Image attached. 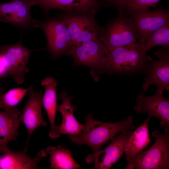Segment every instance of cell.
Returning a JSON list of instances; mask_svg holds the SVG:
<instances>
[{"label": "cell", "mask_w": 169, "mask_h": 169, "mask_svg": "<svg viewBox=\"0 0 169 169\" xmlns=\"http://www.w3.org/2000/svg\"><path fill=\"white\" fill-rule=\"evenodd\" d=\"M21 112L16 107L8 111H0V154H3L12 141H16L21 124L19 117Z\"/></svg>", "instance_id": "e0dca14e"}, {"label": "cell", "mask_w": 169, "mask_h": 169, "mask_svg": "<svg viewBox=\"0 0 169 169\" xmlns=\"http://www.w3.org/2000/svg\"><path fill=\"white\" fill-rule=\"evenodd\" d=\"M5 91V89L4 87L0 88V94L3 93Z\"/></svg>", "instance_id": "4316f807"}, {"label": "cell", "mask_w": 169, "mask_h": 169, "mask_svg": "<svg viewBox=\"0 0 169 169\" xmlns=\"http://www.w3.org/2000/svg\"><path fill=\"white\" fill-rule=\"evenodd\" d=\"M146 52L151 48L160 46L169 48V22L154 32L143 44Z\"/></svg>", "instance_id": "603a6c76"}, {"label": "cell", "mask_w": 169, "mask_h": 169, "mask_svg": "<svg viewBox=\"0 0 169 169\" xmlns=\"http://www.w3.org/2000/svg\"><path fill=\"white\" fill-rule=\"evenodd\" d=\"M45 151L50 155L49 161L52 169H76L80 167L72 156L71 151L68 148L61 145L57 147L50 146Z\"/></svg>", "instance_id": "44dd1931"}, {"label": "cell", "mask_w": 169, "mask_h": 169, "mask_svg": "<svg viewBox=\"0 0 169 169\" xmlns=\"http://www.w3.org/2000/svg\"><path fill=\"white\" fill-rule=\"evenodd\" d=\"M131 131L130 130L121 132L113 138L104 149L87 155L85 161L88 164L94 163L97 169H108L122 156L125 145Z\"/></svg>", "instance_id": "8fae6325"}, {"label": "cell", "mask_w": 169, "mask_h": 169, "mask_svg": "<svg viewBox=\"0 0 169 169\" xmlns=\"http://www.w3.org/2000/svg\"><path fill=\"white\" fill-rule=\"evenodd\" d=\"M100 5L110 7L123 13L128 7L131 0H94Z\"/></svg>", "instance_id": "d4e9b609"}, {"label": "cell", "mask_w": 169, "mask_h": 169, "mask_svg": "<svg viewBox=\"0 0 169 169\" xmlns=\"http://www.w3.org/2000/svg\"><path fill=\"white\" fill-rule=\"evenodd\" d=\"M136 28L138 43L143 44L155 31L169 22V11L160 7L150 10L148 9L129 13Z\"/></svg>", "instance_id": "30bf717a"}, {"label": "cell", "mask_w": 169, "mask_h": 169, "mask_svg": "<svg viewBox=\"0 0 169 169\" xmlns=\"http://www.w3.org/2000/svg\"><path fill=\"white\" fill-rule=\"evenodd\" d=\"M28 92V99L19 117L21 123L25 125L27 130V145L31 135L36 128L47 125L42 115V91L36 92L33 88Z\"/></svg>", "instance_id": "4fadbf2b"}, {"label": "cell", "mask_w": 169, "mask_h": 169, "mask_svg": "<svg viewBox=\"0 0 169 169\" xmlns=\"http://www.w3.org/2000/svg\"><path fill=\"white\" fill-rule=\"evenodd\" d=\"M110 51L99 37L84 42L77 46L71 56L73 66L84 65L90 68L94 80L98 82L105 72Z\"/></svg>", "instance_id": "277c9868"}, {"label": "cell", "mask_w": 169, "mask_h": 169, "mask_svg": "<svg viewBox=\"0 0 169 169\" xmlns=\"http://www.w3.org/2000/svg\"><path fill=\"white\" fill-rule=\"evenodd\" d=\"M160 0H131L128 7L123 13L126 15L129 13L147 9L151 7L155 8Z\"/></svg>", "instance_id": "cb8c5ba5"}, {"label": "cell", "mask_w": 169, "mask_h": 169, "mask_svg": "<svg viewBox=\"0 0 169 169\" xmlns=\"http://www.w3.org/2000/svg\"><path fill=\"white\" fill-rule=\"evenodd\" d=\"M40 50L28 49L20 41L12 45L0 46V57L7 73L17 84L23 83L29 71L27 64L31 53Z\"/></svg>", "instance_id": "ba28073f"}, {"label": "cell", "mask_w": 169, "mask_h": 169, "mask_svg": "<svg viewBox=\"0 0 169 169\" xmlns=\"http://www.w3.org/2000/svg\"><path fill=\"white\" fill-rule=\"evenodd\" d=\"M34 86L31 85L27 88H15L7 92L0 94V107L5 111H8L16 107L27 92Z\"/></svg>", "instance_id": "7402d4cb"}, {"label": "cell", "mask_w": 169, "mask_h": 169, "mask_svg": "<svg viewBox=\"0 0 169 169\" xmlns=\"http://www.w3.org/2000/svg\"><path fill=\"white\" fill-rule=\"evenodd\" d=\"M26 151H15L8 148L4 153V156L0 157V169H37L40 160L48 154L46 151L42 150L33 158L28 156Z\"/></svg>", "instance_id": "2e32d148"}, {"label": "cell", "mask_w": 169, "mask_h": 169, "mask_svg": "<svg viewBox=\"0 0 169 169\" xmlns=\"http://www.w3.org/2000/svg\"><path fill=\"white\" fill-rule=\"evenodd\" d=\"M58 84L57 80L52 77H46L42 80L41 85L45 87L43 98V105L46 112L50 125L49 136L52 138L59 137L61 134L58 126L55 124L57 98L56 90Z\"/></svg>", "instance_id": "ac0fdd59"}, {"label": "cell", "mask_w": 169, "mask_h": 169, "mask_svg": "<svg viewBox=\"0 0 169 169\" xmlns=\"http://www.w3.org/2000/svg\"><path fill=\"white\" fill-rule=\"evenodd\" d=\"M144 92L139 94L136 99L137 104L134 109L137 113H146L148 115L146 120L149 121L152 116L160 120V124L165 128L169 126V100L163 95L162 92L157 90L150 96H145Z\"/></svg>", "instance_id": "7c38bea8"}, {"label": "cell", "mask_w": 169, "mask_h": 169, "mask_svg": "<svg viewBox=\"0 0 169 169\" xmlns=\"http://www.w3.org/2000/svg\"><path fill=\"white\" fill-rule=\"evenodd\" d=\"M99 38L110 52L116 48L136 42V28L130 16L119 12L117 17L100 26Z\"/></svg>", "instance_id": "8992f818"}, {"label": "cell", "mask_w": 169, "mask_h": 169, "mask_svg": "<svg viewBox=\"0 0 169 169\" xmlns=\"http://www.w3.org/2000/svg\"><path fill=\"white\" fill-rule=\"evenodd\" d=\"M96 13L85 11L62 13L74 44L78 45L99 37L100 26L97 23Z\"/></svg>", "instance_id": "52a82bcc"}, {"label": "cell", "mask_w": 169, "mask_h": 169, "mask_svg": "<svg viewBox=\"0 0 169 169\" xmlns=\"http://www.w3.org/2000/svg\"><path fill=\"white\" fill-rule=\"evenodd\" d=\"M38 27L46 37V49L51 59H56L62 56L71 55L76 47L62 14L44 21H40Z\"/></svg>", "instance_id": "5b68a950"}, {"label": "cell", "mask_w": 169, "mask_h": 169, "mask_svg": "<svg viewBox=\"0 0 169 169\" xmlns=\"http://www.w3.org/2000/svg\"><path fill=\"white\" fill-rule=\"evenodd\" d=\"M74 97L69 96L65 90L61 92L58 95V99L62 102L60 105L57 104V110L61 114L62 120L61 124L58 125V130L61 134L79 136L82 133L84 125L79 122L74 115V111L76 108V106L71 103Z\"/></svg>", "instance_id": "9a60e30c"}, {"label": "cell", "mask_w": 169, "mask_h": 169, "mask_svg": "<svg viewBox=\"0 0 169 169\" xmlns=\"http://www.w3.org/2000/svg\"><path fill=\"white\" fill-rule=\"evenodd\" d=\"M157 60L153 59L147 56L150 63L149 69L145 78V81L142 84V92L148 89L150 86L155 85L156 90L163 92L169 91V55H164Z\"/></svg>", "instance_id": "5bb4252c"}, {"label": "cell", "mask_w": 169, "mask_h": 169, "mask_svg": "<svg viewBox=\"0 0 169 169\" xmlns=\"http://www.w3.org/2000/svg\"><path fill=\"white\" fill-rule=\"evenodd\" d=\"M143 44L138 42L110 52L105 73L131 76L146 74L150 67Z\"/></svg>", "instance_id": "7a4b0ae2"}, {"label": "cell", "mask_w": 169, "mask_h": 169, "mask_svg": "<svg viewBox=\"0 0 169 169\" xmlns=\"http://www.w3.org/2000/svg\"><path fill=\"white\" fill-rule=\"evenodd\" d=\"M35 5L40 7L47 16L53 9L63 12L85 11L97 13L100 5L94 0H34Z\"/></svg>", "instance_id": "d6986e66"}, {"label": "cell", "mask_w": 169, "mask_h": 169, "mask_svg": "<svg viewBox=\"0 0 169 169\" xmlns=\"http://www.w3.org/2000/svg\"><path fill=\"white\" fill-rule=\"evenodd\" d=\"M7 72L6 69L0 57V77L3 75L4 73Z\"/></svg>", "instance_id": "484cf974"}, {"label": "cell", "mask_w": 169, "mask_h": 169, "mask_svg": "<svg viewBox=\"0 0 169 169\" xmlns=\"http://www.w3.org/2000/svg\"><path fill=\"white\" fill-rule=\"evenodd\" d=\"M85 124L81 135L76 136L68 135L70 141L79 146L86 145L94 152L101 149L103 145L110 141L118 133L135 129L132 116L119 122H106L96 120L91 114L84 119Z\"/></svg>", "instance_id": "6da1fadb"}, {"label": "cell", "mask_w": 169, "mask_h": 169, "mask_svg": "<svg viewBox=\"0 0 169 169\" xmlns=\"http://www.w3.org/2000/svg\"></svg>", "instance_id": "83f0119b"}, {"label": "cell", "mask_w": 169, "mask_h": 169, "mask_svg": "<svg viewBox=\"0 0 169 169\" xmlns=\"http://www.w3.org/2000/svg\"><path fill=\"white\" fill-rule=\"evenodd\" d=\"M34 0H13L0 3V21L8 23L23 29L38 28L39 21L32 18L31 7Z\"/></svg>", "instance_id": "9c48e42d"}, {"label": "cell", "mask_w": 169, "mask_h": 169, "mask_svg": "<svg viewBox=\"0 0 169 169\" xmlns=\"http://www.w3.org/2000/svg\"><path fill=\"white\" fill-rule=\"evenodd\" d=\"M155 143L147 150L142 151L134 157L125 158L128 162L125 169H168L169 136L168 128L162 134L156 130L152 133Z\"/></svg>", "instance_id": "3957f363"}, {"label": "cell", "mask_w": 169, "mask_h": 169, "mask_svg": "<svg viewBox=\"0 0 169 169\" xmlns=\"http://www.w3.org/2000/svg\"><path fill=\"white\" fill-rule=\"evenodd\" d=\"M148 121L145 120L142 125L131 132L125 145L124 150L126 157H134L151 141L149 134Z\"/></svg>", "instance_id": "ffe728a7"}]
</instances>
